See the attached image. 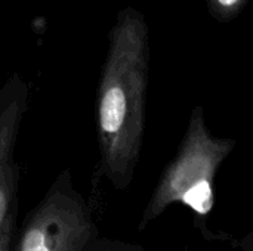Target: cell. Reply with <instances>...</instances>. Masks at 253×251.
<instances>
[{
	"mask_svg": "<svg viewBox=\"0 0 253 251\" xmlns=\"http://www.w3.org/2000/svg\"><path fill=\"white\" fill-rule=\"evenodd\" d=\"M150 68L148 25L141 10L122 9L108 34L96 99V127L104 176L117 191L132 183L139 161Z\"/></svg>",
	"mask_w": 253,
	"mask_h": 251,
	"instance_id": "6da1fadb",
	"label": "cell"
},
{
	"mask_svg": "<svg viewBox=\"0 0 253 251\" xmlns=\"http://www.w3.org/2000/svg\"><path fill=\"white\" fill-rule=\"evenodd\" d=\"M236 146L234 139L215 138L206 126L205 111L194 107L178 152L166 167L139 225L144 229L170 203L181 201L200 216L213 207V179Z\"/></svg>",
	"mask_w": 253,
	"mask_h": 251,
	"instance_id": "7a4b0ae2",
	"label": "cell"
},
{
	"mask_svg": "<svg viewBox=\"0 0 253 251\" xmlns=\"http://www.w3.org/2000/svg\"><path fill=\"white\" fill-rule=\"evenodd\" d=\"M98 238L92 209L65 169L16 229L10 251H90Z\"/></svg>",
	"mask_w": 253,
	"mask_h": 251,
	"instance_id": "3957f363",
	"label": "cell"
},
{
	"mask_svg": "<svg viewBox=\"0 0 253 251\" xmlns=\"http://www.w3.org/2000/svg\"><path fill=\"white\" fill-rule=\"evenodd\" d=\"M28 96V84L18 72L10 74L0 89V232L4 223L18 215L19 169L15 148Z\"/></svg>",
	"mask_w": 253,
	"mask_h": 251,
	"instance_id": "277c9868",
	"label": "cell"
},
{
	"mask_svg": "<svg viewBox=\"0 0 253 251\" xmlns=\"http://www.w3.org/2000/svg\"><path fill=\"white\" fill-rule=\"evenodd\" d=\"M248 0H206L208 10L218 22H228L234 19L246 6Z\"/></svg>",
	"mask_w": 253,
	"mask_h": 251,
	"instance_id": "5b68a950",
	"label": "cell"
},
{
	"mask_svg": "<svg viewBox=\"0 0 253 251\" xmlns=\"http://www.w3.org/2000/svg\"><path fill=\"white\" fill-rule=\"evenodd\" d=\"M90 251H142L136 244H129L110 238H98Z\"/></svg>",
	"mask_w": 253,
	"mask_h": 251,
	"instance_id": "8992f818",
	"label": "cell"
},
{
	"mask_svg": "<svg viewBox=\"0 0 253 251\" xmlns=\"http://www.w3.org/2000/svg\"><path fill=\"white\" fill-rule=\"evenodd\" d=\"M16 220H18V215L12 216L3 226L1 232H0V251H10L12 247V241L16 232Z\"/></svg>",
	"mask_w": 253,
	"mask_h": 251,
	"instance_id": "52a82bcc",
	"label": "cell"
}]
</instances>
